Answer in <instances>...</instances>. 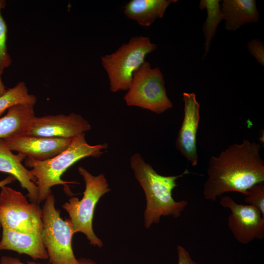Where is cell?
<instances>
[{
	"mask_svg": "<svg viewBox=\"0 0 264 264\" xmlns=\"http://www.w3.org/2000/svg\"><path fill=\"white\" fill-rule=\"evenodd\" d=\"M260 149L259 144L244 139L241 143L230 145L218 156H211L208 177L203 184L205 199L215 201L230 192L246 196L252 186L264 182V162Z\"/></svg>",
	"mask_w": 264,
	"mask_h": 264,
	"instance_id": "6da1fadb",
	"label": "cell"
},
{
	"mask_svg": "<svg viewBox=\"0 0 264 264\" xmlns=\"http://www.w3.org/2000/svg\"><path fill=\"white\" fill-rule=\"evenodd\" d=\"M130 165L136 180L144 190L146 198L144 211V225L149 228L160 221L162 216L179 217L187 206L186 200L176 201L172 196L173 189L177 186L176 180L190 173L186 169L177 176H164L158 174L141 154H134L130 159Z\"/></svg>",
	"mask_w": 264,
	"mask_h": 264,
	"instance_id": "7a4b0ae2",
	"label": "cell"
},
{
	"mask_svg": "<svg viewBox=\"0 0 264 264\" xmlns=\"http://www.w3.org/2000/svg\"><path fill=\"white\" fill-rule=\"evenodd\" d=\"M85 135L84 133L73 138L66 150L51 158L41 161L26 157L25 167L31 169L30 171L36 179L39 204L51 194L52 187L77 184L76 181H65L61 178L62 175L75 163L87 157H98L104 153V150L108 148L106 143L89 145Z\"/></svg>",
	"mask_w": 264,
	"mask_h": 264,
	"instance_id": "3957f363",
	"label": "cell"
},
{
	"mask_svg": "<svg viewBox=\"0 0 264 264\" xmlns=\"http://www.w3.org/2000/svg\"><path fill=\"white\" fill-rule=\"evenodd\" d=\"M156 48L148 37L136 36L115 52L101 57L112 92L128 90L134 72L145 62L146 56Z\"/></svg>",
	"mask_w": 264,
	"mask_h": 264,
	"instance_id": "277c9868",
	"label": "cell"
},
{
	"mask_svg": "<svg viewBox=\"0 0 264 264\" xmlns=\"http://www.w3.org/2000/svg\"><path fill=\"white\" fill-rule=\"evenodd\" d=\"M78 171L85 183L83 197L80 200L76 197L70 198L62 207L68 214L74 234L83 233L90 244L101 247L102 242L96 236L92 227L94 212L99 199L110 189L104 174L93 176L82 166H79Z\"/></svg>",
	"mask_w": 264,
	"mask_h": 264,
	"instance_id": "5b68a950",
	"label": "cell"
},
{
	"mask_svg": "<svg viewBox=\"0 0 264 264\" xmlns=\"http://www.w3.org/2000/svg\"><path fill=\"white\" fill-rule=\"evenodd\" d=\"M42 207L43 229L41 237L46 250L49 264H78L72 247L74 233L69 219H63L55 206L51 194Z\"/></svg>",
	"mask_w": 264,
	"mask_h": 264,
	"instance_id": "8992f818",
	"label": "cell"
},
{
	"mask_svg": "<svg viewBox=\"0 0 264 264\" xmlns=\"http://www.w3.org/2000/svg\"><path fill=\"white\" fill-rule=\"evenodd\" d=\"M124 99L129 106H135L160 114L172 108L163 75L159 67L152 68L145 61L133 73Z\"/></svg>",
	"mask_w": 264,
	"mask_h": 264,
	"instance_id": "52a82bcc",
	"label": "cell"
},
{
	"mask_svg": "<svg viewBox=\"0 0 264 264\" xmlns=\"http://www.w3.org/2000/svg\"><path fill=\"white\" fill-rule=\"evenodd\" d=\"M0 191L1 227L23 233L41 234L43 211L39 204L29 202L21 192L4 186Z\"/></svg>",
	"mask_w": 264,
	"mask_h": 264,
	"instance_id": "ba28073f",
	"label": "cell"
},
{
	"mask_svg": "<svg viewBox=\"0 0 264 264\" xmlns=\"http://www.w3.org/2000/svg\"><path fill=\"white\" fill-rule=\"evenodd\" d=\"M220 204L230 210L228 226L238 242L247 244L255 239L264 238V217L257 208L238 204L229 196L223 197Z\"/></svg>",
	"mask_w": 264,
	"mask_h": 264,
	"instance_id": "9c48e42d",
	"label": "cell"
},
{
	"mask_svg": "<svg viewBox=\"0 0 264 264\" xmlns=\"http://www.w3.org/2000/svg\"><path fill=\"white\" fill-rule=\"evenodd\" d=\"M91 129L89 122L81 115H49L35 117L24 134L40 137L72 139Z\"/></svg>",
	"mask_w": 264,
	"mask_h": 264,
	"instance_id": "30bf717a",
	"label": "cell"
},
{
	"mask_svg": "<svg viewBox=\"0 0 264 264\" xmlns=\"http://www.w3.org/2000/svg\"><path fill=\"white\" fill-rule=\"evenodd\" d=\"M184 117L176 141V148L193 166L198 164L197 134L200 119L199 104L193 93H183Z\"/></svg>",
	"mask_w": 264,
	"mask_h": 264,
	"instance_id": "8fae6325",
	"label": "cell"
},
{
	"mask_svg": "<svg viewBox=\"0 0 264 264\" xmlns=\"http://www.w3.org/2000/svg\"><path fill=\"white\" fill-rule=\"evenodd\" d=\"M72 139L22 134L3 140L12 151H16L26 157L42 161L51 158L64 151L70 145Z\"/></svg>",
	"mask_w": 264,
	"mask_h": 264,
	"instance_id": "7c38bea8",
	"label": "cell"
},
{
	"mask_svg": "<svg viewBox=\"0 0 264 264\" xmlns=\"http://www.w3.org/2000/svg\"><path fill=\"white\" fill-rule=\"evenodd\" d=\"M26 157L19 153L13 154L4 141L0 139V172L13 176L19 181L22 187L27 190L29 201L38 204L36 179L30 171L22 163V161Z\"/></svg>",
	"mask_w": 264,
	"mask_h": 264,
	"instance_id": "4fadbf2b",
	"label": "cell"
},
{
	"mask_svg": "<svg viewBox=\"0 0 264 264\" xmlns=\"http://www.w3.org/2000/svg\"><path fill=\"white\" fill-rule=\"evenodd\" d=\"M2 229L0 250L14 251L34 260L48 259L41 234L23 233L6 227Z\"/></svg>",
	"mask_w": 264,
	"mask_h": 264,
	"instance_id": "5bb4252c",
	"label": "cell"
},
{
	"mask_svg": "<svg viewBox=\"0 0 264 264\" xmlns=\"http://www.w3.org/2000/svg\"><path fill=\"white\" fill-rule=\"evenodd\" d=\"M220 10L225 28L235 31L242 25L258 22L259 13L255 0H223Z\"/></svg>",
	"mask_w": 264,
	"mask_h": 264,
	"instance_id": "9a60e30c",
	"label": "cell"
},
{
	"mask_svg": "<svg viewBox=\"0 0 264 264\" xmlns=\"http://www.w3.org/2000/svg\"><path fill=\"white\" fill-rule=\"evenodd\" d=\"M176 0H131L124 7L125 15L144 27L162 18L167 7Z\"/></svg>",
	"mask_w": 264,
	"mask_h": 264,
	"instance_id": "2e32d148",
	"label": "cell"
},
{
	"mask_svg": "<svg viewBox=\"0 0 264 264\" xmlns=\"http://www.w3.org/2000/svg\"><path fill=\"white\" fill-rule=\"evenodd\" d=\"M34 106L19 104L9 108L6 115L0 118V139L24 134L35 117Z\"/></svg>",
	"mask_w": 264,
	"mask_h": 264,
	"instance_id": "e0dca14e",
	"label": "cell"
},
{
	"mask_svg": "<svg viewBox=\"0 0 264 264\" xmlns=\"http://www.w3.org/2000/svg\"><path fill=\"white\" fill-rule=\"evenodd\" d=\"M220 0H201L199 8L206 9L207 18L202 31L205 37V56L208 52L210 44L214 37L218 24L223 20Z\"/></svg>",
	"mask_w": 264,
	"mask_h": 264,
	"instance_id": "ac0fdd59",
	"label": "cell"
},
{
	"mask_svg": "<svg viewBox=\"0 0 264 264\" xmlns=\"http://www.w3.org/2000/svg\"><path fill=\"white\" fill-rule=\"evenodd\" d=\"M36 97L28 93L27 87L24 82H20L14 87L7 89L0 96V116L10 107L19 104L34 106Z\"/></svg>",
	"mask_w": 264,
	"mask_h": 264,
	"instance_id": "d6986e66",
	"label": "cell"
},
{
	"mask_svg": "<svg viewBox=\"0 0 264 264\" xmlns=\"http://www.w3.org/2000/svg\"><path fill=\"white\" fill-rule=\"evenodd\" d=\"M6 3L5 0H0V70L2 73L12 63L6 44L7 26L1 14V10L5 7Z\"/></svg>",
	"mask_w": 264,
	"mask_h": 264,
	"instance_id": "ffe728a7",
	"label": "cell"
},
{
	"mask_svg": "<svg viewBox=\"0 0 264 264\" xmlns=\"http://www.w3.org/2000/svg\"><path fill=\"white\" fill-rule=\"evenodd\" d=\"M247 192L244 201L257 208L264 217V182L253 185Z\"/></svg>",
	"mask_w": 264,
	"mask_h": 264,
	"instance_id": "44dd1931",
	"label": "cell"
},
{
	"mask_svg": "<svg viewBox=\"0 0 264 264\" xmlns=\"http://www.w3.org/2000/svg\"><path fill=\"white\" fill-rule=\"evenodd\" d=\"M249 53L262 66H264V45L259 39H253L247 44Z\"/></svg>",
	"mask_w": 264,
	"mask_h": 264,
	"instance_id": "7402d4cb",
	"label": "cell"
},
{
	"mask_svg": "<svg viewBox=\"0 0 264 264\" xmlns=\"http://www.w3.org/2000/svg\"><path fill=\"white\" fill-rule=\"evenodd\" d=\"M177 264H198L191 258L189 252L181 245L177 246Z\"/></svg>",
	"mask_w": 264,
	"mask_h": 264,
	"instance_id": "603a6c76",
	"label": "cell"
},
{
	"mask_svg": "<svg viewBox=\"0 0 264 264\" xmlns=\"http://www.w3.org/2000/svg\"><path fill=\"white\" fill-rule=\"evenodd\" d=\"M0 264H40L35 262H27V263H24L21 262L18 258L11 256H4L1 257L0 260Z\"/></svg>",
	"mask_w": 264,
	"mask_h": 264,
	"instance_id": "cb8c5ba5",
	"label": "cell"
},
{
	"mask_svg": "<svg viewBox=\"0 0 264 264\" xmlns=\"http://www.w3.org/2000/svg\"><path fill=\"white\" fill-rule=\"evenodd\" d=\"M16 178L12 176L9 175L4 179L0 181V188L6 186L15 181Z\"/></svg>",
	"mask_w": 264,
	"mask_h": 264,
	"instance_id": "d4e9b609",
	"label": "cell"
},
{
	"mask_svg": "<svg viewBox=\"0 0 264 264\" xmlns=\"http://www.w3.org/2000/svg\"><path fill=\"white\" fill-rule=\"evenodd\" d=\"M78 264H97L94 261L88 258H81L78 259Z\"/></svg>",
	"mask_w": 264,
	"mask_h": 264,
	"instance_id": "484cf974",
	"label": "cell"
},
{
	"mask_svg": "<svg viewBox=\"0 0 264 264\" xmlns=\"http://www.w3.org/2000/svg\"><path fill=\"white\" fill-rule=\"evenodd\" d=\"M2 73L0 70V96L2 95L6 91V89L1 78V75Z\"/></svg>",
	"mask_w": 264,
	"mask_h": 264,
	"instance_id": "4316f807",
	"label": "cell"
},
{
	"mask_svg": "<svg viewBox=\"0 0 264 264\" xmlns=\"http://www.w3.org/2000/svg\"><path fill=\"white\" fill-rule=\"evenodd\" d=\"M1 227V223L0 222V228Z\"/></svg>",
	"mask_w": 264,
	"mask_h": 264,
	"instance_id": "83f0119b",
	"label": "cell"
}]
</instances>
